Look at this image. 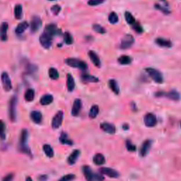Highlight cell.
Returning a JSON list of instances; mask_svg holds the SVG:
<instances>
[{
	"instance_id": "6da1fadb",
	"label": "cell",
	"mask_w": 181,
	"mask_h": 181,
	"mask_svg": "<svg viewBox=\"0 0 181 181\" xmlns=\"http://www.w3.org/2000/svg\"><path fill=\"white\" fill-rule=\"evenodd\" d=\"M83 173L86 181H103L104 177L100 173L93 172L90 166H84L82 168Z\"/></svg>"
},
{
	"instance_id": "7a4b0ae2",
	"label": "cell",
	"mask_w": 181,
	"mask_h": 181,
	"mask_svg": "<svg viewBox=\"0 0 181 181\" xmlns=\"http://www.w3.org/2000/svg\"><path fill=\"white\" fill-rule=\"evenodd\" d=\"M28 132L27 129H23L21 132L20 135V141H19V150L22 152V153H25L28 155H31V152H30V149L28 148L27 146V141H28Z\"/></svg>"
},
{
	"instance_id": "3957f363",
	"label": "cell",
	"mask_w": 181,
	"mask_h": 181,
	"mask_svg": "<svg viewBox=\"0 0 181 181\" xmlns=\"http://www.w3.org/2000/svg\"><path fill=\"white\" fill-rule=\"evenodd\" d=\"M65 62L70 67L79 69L81 70H86L88 66L84 61L80 60L76 58H67L65 60Z\"/></svg>"
},
{
	"instance_id": "277c9868",
	"label": "cell",
	"mask_w": 181,
	"mask_h": 181,
	"mask_svg": "<svg viewBox=\"0 0 181 181\" xmlns=\"http://www.w3.org/2000/svg\"><path fill=\"white\" fill-rule=\"evenodd\" d=\"M17 97L14 96L11 98L9 101V115L10 120L15 122L17 119Z\"/></svg>"
},
{
	"instance_id": "5b68a950",
	"label": "cell",
	"mask_w": 181,
	"mask_h": 181,
	"mask_svg": "<svg viewBox=\"0 0 181 181\" xmlns=\"http://www.w3.org/2000/svg\"><path fill=\"white\" fill-rule=\"evenodd\" d=\"M146 72L148 73V74L149 75L150 77H151L156 83H158V84H161V83H163V77L161 72L156 70V69L151 68V67H149V68L146 69Z\"/></svg>"
},
{
	"instance_id": "8992f818",
	"label": "cell",
	"mask_w": 181,
	"mask_h": 181,
	"mask_svg": "<svg viewBox=\"0 0 181 181\" xmlns=\"http://www.w3.org/2000/svg\"><path fill=\"white\" fill-rule=\"evenodd\" d=\"M134 43V38L132 35L126 34L121 40L120 47L121 49H128L132 47Z\"/></svg>"
},
{
	"instance_id": "52a82bcc",
	"label": "cell",
	"mask_w": 181,
	"mask_h": 181,
	"mask_svg": "<svg viewBox=\"0 0 181 181\" xmlns=\"http://www.w3.org/2000/svg\"><path fill=\"white\" fill-rule=\"evenodd\" d=\"M52 36L47 34L46 33H43L41 36H40L39 41L41 45L44 47L45 49H49L52 45Z\"/></svg>"
},
{
	"instance_id": "ba28073f",
	"label": "cell",
	"mask_w": 181,
	"mask_h": 181,
	"mask_svg": "<svg viewBox=\"0 0 181 181\" xmlns=\"http://www.w3.org/2000/svg\"><path fill=\"white\" fill-rule=\"evenodd\" d=\"M1 83H2L3 89H4L5 91H10L12 89V81H11L10 77H9V74L7 73L2 72L1 76Z\"/></svg>"
},
{
	"instance_id": "9c48e42d",
	"label": "cell",
	"mask_w": 181,
	"mask_h": 181,
	"mask_svg": "<svg viewBox=\"0 0 181 181\" xmlns=\"http://www.w3.org/2000/svg\"><path fill=\"white\" fill-rule=\"evenodd\" d=\"M63 116L64 113L61 110L56 113L52 120V127L53 129H58L60 127L62 123V120H63Z\"/></svg>"
},
{
	"instance_id": "30bf717a",
	"label": "cell",
	"mask_w": 181,
	"mask_h": 181,
	"mask_svg": "<svg viewBox=\"0 0 181 181\" xmlns=\"http://www.w3.org/2000/svg\"><path fill=\"white\" fill-rule=\"evenodd\" d=\"M144 122L147 127H153L157 124V119L156 116L152 113H147L144 118Z\"/></svg>"
},
{
	"instance_id": "8fae6325",
	"label": "cell",
	"mask_w": 181,
	"mask_h": 181,
	"mask_svg": "<svg viewBox=\"0 0 181 181\" xmlns=\"http://www.w3.org/2000/svg\"><path fill=\"white\" fill-rule=\"evenodd\" d=\"M100 172L101 174L105 175L108 177L113 178H118L120 176V173L117 171H115V169H110V168H107V167H103L100 168Z\"/></svg>"
},
{
	"instance_id": "7c38bea8",
	"label": "cell",
	"mask_w": 181,
	"mask_h": 181,
	"mask_svg": "<svg viewBox=\"0 0 181 181\" xmlns=\"http://www.w3.org/2000/svg\"><path fill=\"white\" fill-rule=\"evenodd\" d=\"M45 33L50 35V36H54L57 35H60L61 30L57 27V25L53 23L48 24L45 28Z\"/></svg>"
},
{
	"instance_id": "4fadbf2b",
	"label": "cell",
	"mask_w": 181,
	"mask_h": 181,
	"mask_svg": "<svg viewBox=\"0 0 181 181\" xmlns=\"http://www.w3.org/2000/svg\"><path fill=\"white\" fill-rule=\"evenodd\" d=\"M41 19L38 16H34L31 19V22H30V30L33 33L38 31L39 30L40 27L41 25Z\"/></svg>"
},
{
	"instance_id": "5bb4252c",
	"label": "cell",
	"mask_w": 181,
	"mask_h": 181,
	"mask_svg": "<svg viewBox=\"0 0 181 181\" xmlns=\"http://www.w3.org/2000/svg\"><path fill=\"white\" fill-rule=\"evenodd\" d=\"M151 144L152 142L150 139H147L145 142H144L142 147H141L140 150H139V154H140L141 156L145 157L149 153L150 148L151 147Z\"/></svg>"
},
{
	"instance_id": "9a60e30c",
	"label": "cell",
	"mask_w": 181,
	"mask_h": 181,
	"mask_svg": "<svg viewBox=\"0 0 181 181\" xmlns=\"http://www.w3.org/2000/svg\"><path fill=\"white\" fill-rule=\"evenodd\" d=\"M81 107H82V102H81V100L79 98L75 99L73 104L72 109V115L74 117L78 116L80 111H81Z\"/></svg>"
},
{
	"instance_id": "2e32d148",
	"label": "cell",
	"mask_w": 181,
	"mask_h": 181,
	"mask_svg": "<svg viewBox=\"0 0 181 181\" xmlns=\"http://www.w3.org/2000/svg\"><path fill=\"white\" fill-rule=\"evenodd\" d=\"M100 129L103 131V132L108 133V134H113L115 133L116 129L115 127L113 124H110L108 123H103L100 125Z\"/></svg>"
},
{
	"instance_id": "e0dca14e",
	"label": "cell",
	"mask_w": 181,
	"mask_h": 181,
	"mask_svg": "<svg viewBox=\"0 0 181 181\" xmlns=\"http://www.w3.org/2000/svg\"><path fill=\"white\" fill-rule=\"evenodd\" d=\"M88 54H89V58H90V60L91 62H92V63L94 64L96 67H100L101 62H100V58H99L98 55V54L93 50L89 51Z\"/></svg>"
},
{
	"instance_id": "ac0fdd59",
	"label": "cell",
	"mask_w": 181,
	"mask_h": 181,
	"mask_svg": "<svg viewBox=\"0 0 181 181\" xmlns=\"http://www.w3.org/2000/svg\"><path fill=\"white\" fill-rule=\"evenodd\" d=\"M9 25L6 22H3L0 26V40L1 41H6L7 40V30Z\"/></svg>"
},
{
	"instance_id": "d6986e66",
	"label": "cell",
	"mask_w": 181,
	"mask_h": 181,
	"mask_svg": "<svg viewBox=\"0 0 181 181\" xmlns=\"http://www.w3.org/2000/svg\"><path fill=\"white\" fill-rule=\"evenodd\" d=\"M155 43H156V45H158V46L162 47H167L169 48L172 46V43L171 41L167 39H165V38H158L155 40Z\"/></svg>"
},
{
	"instance_id": "ffe728a7",
	"label": "cell",
	"mask_w": 181,
	"mask_h": 181,
	"mask_svg": "<svg viewBox=\"0 0 181 181\" xmlns=\"http://www.w3.org/2000/svg\"><path fill=\"white\" fill-rule=\"evenodd\" d=\"M30 119L33 120V123H36V124H39L41 123L43 119V115L38 110H33L30 113Z\"/></svg>"
},
{
	"instance_id": "44dd1931",
	"label": "cell",
	"mask_w": 181,
	"mask_h": 181,
	"mask_svg": "<svg viewBox=\"0 0 181 181\" xmlns=\"http://www.w3.org/2000/svg\"><path fill=\"white\" fill-rule=\"evenodd\" d=\"M80 153H81V151L78 149H75L74 150L72 153L67 158V162L70 165H73L76 163V160L78 159V156H80Z\"/></svg>"
},
{
	"instance_id": "7402d4cb",
	"label": "cell",
	"mask_w": 181,
	"mask_h": 181,
	"mask_svg": "<svg viewBox=\"0 0 181 181\" xmlns=\"http://www.w3.org/2000/svg\"><path fill=\"white\" fill-rule=\"evenodd\" d=\"M67 87L69 92H72L75 88V82L73 76L70 74H67Z\"/></svg>"
},
{
	"instance_id": "603a6c76",
	"label": "cell",
	"mask_w": 181,
	"mask_h": 181,
	"mask_svg": "<svg viewBox=\"0 0 181 181\" xmlns=\"http://www.w3.org/2000/svg\"><path fill=\"white\" fill-rule=\"evenodd\" d=\"M81 79L85 83H96L99 81L97 77L89 74H84L81 75Z\"/></svg>"
},
{
	"instance_id": "cb8c5ba5",
	"label": "cell",
	"mask_w": 181,
	"mask_h": 181,
	"mask_svg": "<svg viewBox=\"0 0 181 181\" xmlns=\"http://www.w3.org/2000/svg\"><path fill=\"white\" fill-rule=\"evenodd\" d=\"M93 161L97 166H101L105 163V158L102 153H97L93 158Z\"/></svg>"
},
{
	"instance_id": "d4e9b609",
	"label": "cell",
	"mask_w": 181,
	"mask_h": 181,
	"mask_svg": "<svg viewBox=\"0 0 181 181\" xmlns=\"http://www.w3.org/2000/svg\"><path fill=\"white\" fill-rule=\"evenodd\" d=\"M53 101V97L50 94H45L41 97L40 100V103L43 105H47L49 104L52 103Z\"/></svg>"
},
{
	"instance_id": "484cf974",
	"label": "cell",
	"mask_w": 181,
	"mask_h": 181,
	"mask_svg": "<svg viewBox=\"0 0 181 181\" xmlns=\"http://www.w3.org/2000/svg\"><path fill=\"white\" fill-rule=\"evenodd\" d=\"M28 26H29V25H28V22L26 21L21 22V23H19V24L17 26V28H16L15 30L16 33H17V34H21V33H23V32L28 28Z\"/></svg>"
},
{
	"instance_id": "4316f807",
	"label": "cell",
	"mask_w": 181,
	"mask_h": 181,
	"mask_svg": "<svg viewBox=\"0 0 181 181\" xmlns=\"http://www.w3.org/2000/svg\"><path fill=\"white\" fill-rule=\"evenodd\" d=\"M60 142L63 145H67L70 146L73 145V142L69 138L66 132H62L60 137Z\"/></svg>"
},
{
	"instance_id": "83f0119b",
	"label": "cell",
	"mask_w": 181,
	"mask_h": 181,
	"mask_svg": "<svg viewBox=\"0 0 181 181\" xmlns=\"http://www.w3.org/2000/svg\"><path fill=\"white\" fill-rule=\"evenodd\" d=\"M108 85L110 89H111L115 94H118L120 93V88L118 82L115 79H110L108 81Z\"/></svg>"
},
{
	"instance_id": "f1b7e54d",
	"label": "cell",
	"mask_w": 181,
	"mask_h": 181,
	"mask_svg": "<svg viewBox=\"0 0 181 181\" xmlns=\"http://www.w3.org/2000/svg\"><path fill=\"white\" fill-rule=\"evenodd\" d=\"M164 95H166L169 98L171 99V100H179L180 98V95L178 91H176L175 90H172L170 92L166 94L165 93Z\"/></svg>"
},
{
	"instance_id": "f546056e",
	"label": "cell",
	"mask_w": 181,
	"mask_h": 181,
	"mask_svg": "<svg viewBox=\"0 0 181 181\" xmlns=\"http://www.w3.org/2000/svg\"><path fill=\"white\" fill-rule=\"evenodd\" d=\"M118 62H119L120 65H129V64L132 63V58L129 56L127 55H122L120 57L118 58Z\"/></svg>"
},
{
	"instance_id": "4dcf8cb0",
	"label": "cell",
	"mask_w": 181,
	"mask_h": 181,
	"mask_svg": "<svg viewBox=\"0 0 181 181\" xmlns=\"http://www.w3.org/2000/svg\"><path fill=\"white\" fill-rule=\"evenodd\" d=\"M34 98H35V91L33 89H28V90H26L24 95V98L26 101L28 102L32 101V100H33Z\"/></svg>"
},
{
	"instance_id": "1f68e13d",
	"label": "cell",
	"mask_w": 181,
	"mask_h": 181,
	"mask_svg": "<svg viewBox=\"0 0 181 181\" xmlns=\"http://www.w3.org/2000/svg\"><path fill=\"white\" fill-rule=\"evenodd\" d=\"M14 15L17 19H21L22 15H23V8H22L21 4H17L14 8Z\"/></svg>"
},
{
	"instance_id": "d6a6232c",
	"label": "cell",
	"mask_w": 181,
	"mask_h": 181,
	"mask_svg": "<svg viewBox=\"0 0 181 181\" xmlns=\"http://www.w3.org/2000/svg\"><path fill=\"white\" fill-rule=\"evenodd\" d=\"M43 149L45 153L46 156L47 157H49V158H52V157L54 156V151L50 145H44L43 147Z\"/></svg>"
},
{
	"instance_id": "836d02e7",
	"label": "cell",
	"mask_w": 181,
	"mask_h": 181,
	"mask_svg": "<svg viewBox=\"0 0 181 181\" xmlns=\"http://www.w3.org/2000/svg\"><path fill=\"white\" fill-rule=\"evenodd\" d=\"M98 113H99V107L97 105H94L91 107L90 109V111H89V118H91V119L96 118L97 117L98 114Z\"/></svg>"
},
{
	"instance_id": "e575fe53",
	"label": "cell",
	"mask_w": 181,
	"mask_h": 181,
	"mask_svg": "<svg viewBox=\"0 0 181 181\" xmlns=\"http://www.w3.org/2000/svg\"><path fill=\"white\" fill-rule=\"evenodd\" d=\"M6 138V125L4 122L0 120V139L4 140Z\"/></svg>"
},
{
	"instance_id": "d590c367",
	"label": "cell",
	"mask_w": 181,
	"mask_h": 181,
	"mask_svg": "<svg viewBox=\"0 0 181 181\" xmlns=\"http://www.w3.org/2000/svg\"><path fill=\"white\" fill-rule=\"evenodd\" d=\"M125 20L127 23L129 25H133L136 22L135 19L132 16V14L130 12H126L125 13Z\"/></svg>"
},
{
	"instance_id": "8d00e7d4",
	"label": "cell",
	"mask_w": 181,
	"mask_h": 181,
	"mask_svg": "<svg viewBox=\"0 0 181 181\" xmlns=\"http://www.w3.org/2000/svg\"><path fill=\"white\" fill-rule=\"evenodd\" d=\"M118 20H119V19H118V17L115 12H113L109 14L108 21L110 23H112V24H115V23H118Z\"/></svg>"
},
{
	"instance_id": "74e56055",
	"label": "cell",
	"mask_w": 181,
	"mask_h": 181,
	"mask_svg": "<svg viewBox=\"0 0 181 181\" xmlns=\"http://www.w3.org/2000/svg\"><path fill=\"white\" fill-rule=\"evenodd\" d=\"M64 41L67 45L72 44L74 42V39L71 33H69V32H66L64 34Z\"/></svg>"
},
{
	"instance_id": "f35d334b",
	"label": "cell",
	"mask_w": 181,
	"mask_h": 181,
	"mask_svg": "<svg viewBox=\"0 0 181 181\" xmlns=\"http://www.w3.org/2000/svg\"><path fill=\"white\" fill-rule=\"evenodd\" d=\"M49 76L52 79H57L59 78L58 71L55 68H50L49 70Z\"/></svg>"
},
{
	"instance_id": "ab89813d",
	"label": "cell",
	"mask_w": 181,
	"mask_h": 181,
	"mask_svg": "<svg viewBox=\"0 0 181 181\" xmlns=\"http://www.w3.org/2000/svg\"><path fill=\"white\" fill-rule=\"evenodd\" d=\"M93 29L95 30L96 33H100V34H104V33H106V30H105L103 26H101V25L98 24L93 25Z\"/></svg>"
},
{
	"instance_id": "60d3db41",
	"label": "cell",
	"mask_w": 181,
	"mask_h": 181,
	"mask_svg": "<svg viewBox=\"0 0 181 181\" xmlns=\"http://www.w3.org/2000/svg\"><path fill=\"white\" fill-rule=\"evenodd\" d=\"M165 6H162V5H161V4H155V8L158 9V10L161 11V12H163L164 14H169L170 13H171V12H170L169 9H166V8L165 7Z\"/></svg>"
},
{
	"instance_id": "b9f144b4",
	"label": "cell",
	"mask_w": 181,
	"mask_h": 181,
	"mask_svg": "<svg viewBox=\"0 0 181 181\" xmlns=\"http://www.w3.org/2000/svg\"><path fill=\"white\" fill-rule=\"evenodd\" d=\"M132 28L134 31L137 32V33H142L143 32V28H142V25L139 24V22L136 21L134 24L132 25Z\"/></svg>"
},
{
	"instance_id": "7bdbcfd3",
	"label": "cell",
	"mask_w": 181,
	"mask_h": 181,
	"mask_svg": "<svg viewBox=\"0 0 181 181\" xmlns=\"http://www.w3.org/2000/svg\"><path fill=\"white\" fill-rule=\"evenodd\" d=\"M75 175L74 174H67L62 177L58 181H72L75 179Z\"/></svg>"
},
{
	"instance_id": "ee69618b",
	"label": "cell",
	"mask_w": 181,
	"mask_h": 181,
	"mask_svg": "<svg viewBox=\"0 0 181 181\" xmlns=\"http://www.w3.org/2000/svg\"><path fill=\"white\" fill-rule=\"evenodd\" d=\"M126 145V148L127 149V150L129 151H134L136 150V147L135 145H134L132 143L130 140H127L125 142Z\"/></svg>"
},
{
	"instance_id": "f6af8a7d",
	"label": "cell",
	"mask_w": 181,
	"mask_h": 181,
	"mask_svg": "<svg viewBox=\"0 0 181 181\" xmlns=\"http://www.w3.org/2000/svg\"><path fill=\"white\" fill-rule=\"evenodd\" d=\"M105 1V0H89L88 4L89 6H98L99 4H101Z\"/></svg>"
},
{
	"instance_id": "bcb514c9",
	"label": "cell",
	"mask_w": 181,
	"mask_h": 181,
	"mask_svg": "<svg viewBox=\"0 0 181 181\" xmlns=\"http://www.w3.org/2000/svg\"><path fill=\"white\" fill-rule=\"evenodd\" d=\"M60 10L61 6L59 5H54L52 6V8H51V11H52V12L53 13L54 15H57V14L60 12Z\"/></svg>"
},
{
	"instance_id": "7dc6e473",
	"label": "cell",
	"mask_w": 181,
	"mask_h": 181,
	"mask_svg": "<svg viewBox=\"0 0 181 181\" xmlns=\"http://www.w3.org/2000/svg\"><path fill=\"white\" fill-rule=\"evenodd\" d=\"M13 179H14V174L9 173L3 178L1 181H13Z\"/></svg>"
},
{
	"instance_id": "c3c4849f",
	"label": "cell",
	"mask_w": 181,
	"mask_h": 181,
	"mask_svg": "<svg viewBox=\"0 0 181 181\" xmlns=\"http://www.w3.org/2000/svg\"><path fill=\"white\" fill-rule=\"evenodd\" d=\"M37 67L33 65H29L27 67V71L29 73H33L36 71Z\"/></svg>"
},
{
	"instance_id": "681fc988",
	"label": "cell",
	"mask_w": 181,
	"mask_h": 181,
	"mask_svg": "<svg viewBox=\"0 0 181 181\" xmlns=\"http://www.w3.org/2000/svg\"><path fill=\"white\" fill-rule=\"evenodd\" d=\"M25 181H33V180H32L30 177H27L26 179H25Z\"/></svg>"
},
{
	"instance_id": "f907efd6",
	"label": "cell",
	"mask_w": 181,
	"mask_h": 181,
	"mask_svg": "<svg viewBox=\"0 0 181 181\" xmlns=\"http://www.w3.org/2000/svg\"><path fill=\"white\" fill-rule=\"evenodd\" d=\"M49 1H55V0H49Z\"/></svg>"
},
{
	"instance_id": "816d5d0a",
	"label": "cell",
	"mask_w": 181,
	"mask_h": 181,
	"mask_svg": "<svg viewBox=\"0 0 181 181\" xmlns=\"http://www.w3.org/2000/svg\"><path fill=\"white\" fill-rule=\"evenodd\" d=\"M180 127H181V123H180Z\"/></svg>"
}]
</instances>
